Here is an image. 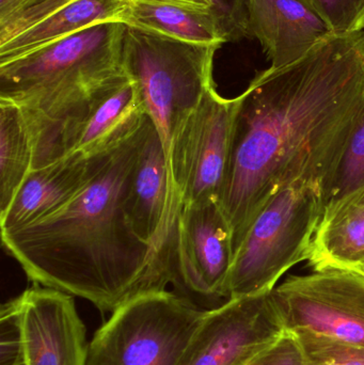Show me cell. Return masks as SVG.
Listing matches in <instances>:
<instances>
[{"label": "cell", "mask_w": 364, "mask_h": 365, "mask_svg": "<svg viewBox=\"0 0 364 365\" xmlns=\"http://www.w3.org/2000/svg\"><path fill=\"white\" fill-rule=\"evenodd\" d=\"M219 205L233 251L261 210L298 181L322 185L364 101V30L331 34L301 59L256 73L241 94Z\"/></svg>", "instance_id": "obj_1"}, {"label": "cell", "mask_w": 364, "mask_h": 365, "mask_svg": "<svg viewBox=\"0 0 364 365\" xmlns=\"http://www.w3.org/2000/svg\"><path fill=\"white\" fill-rule=\"evenodd\" d=\"M147 119L107 150L68 205L27 227L1 231L4 248L32 282L88 300L103 313L171 283L128 210Z\"/></svg>", "instance_id": "obj_2"}, {"label": "cell", "mask_w": 364, "mask_h": 365, "mask_svg": "<svg viewBox=\"0 0 364 365\" xmlns=\"http://www.w3.org/2000/svg\"><path fill=\"white\" fill-rule=\"evenodd\" d=\"M126 24L90 26L33 53L0 63V98L23 110L33 143V166L49 160L77 107L105 81L125 72Z\"/></svg>", "instance_id": "obj_3"}, {"label": "cell", "mask_w": 364, "mask_h": 365, "mask_svg": "<svg viewBox=\"0 0 364 365\" xmlns=\"http://www.w3.org/2000/svg\"><path fill=\"white\" fill-rule=\"evenodd\" d=\"M220 47L188 43L126 25L123 68L158 130L167 158L177 130L215 85L214 59Z\"/></svg>", "instance_id": "obj_4"}, {"label": "cell", "mask_w": 364, "mask_h": 365, "mask_svg": "<svg viewBox=\"0 0 364 365\" xmlns=\"http://www.w3.org/2000/svg\"><path fill=\"white\" fill-rule=\"evenodd\" d=\"M321 216L318 182H295L274 195L235 252L227 299L273 292L286 272L307 259Z\"/></svg>", "instance_id": "obj_5"}, {"label": "cell", "mask_w": 364, "mask_h": 365, "mask_svg": "<svg viewBox=\"0 0 364 365\" xmlns=\"http://www.w3.org/2000/svg\"><path fill=\"white\" fill-rule=\"evenodd\" d=\"M203 313L166 289L138 296L96 331L85 365H180Z\"/></svg>", "instance_id": "obj_6"}, {"label": "cell", "mask_w": 364, "mask_h": 365, "mask_svg": "<svg viewBox=\"0 0 364 365\" xmlns=\"http://www.w3.org/2000/svg\"><path fill=\"white\" fill-rule=\"evenodd\" d=\"M239 104L212 86L175 134L167 160L182 206L219 202Z\"/></svg>", "instance_id": "obj_7"}, {"label": "cell", "mask_w": 364, "mask_h": 365, "mask_svg": "<svg viewBox=\"0 0 364 365\" xmlns=\"http://www.w3.org/2000/svg\"><path fill=\"white\" fill-rule=\"evenodd\" d=\"M271 296L286 330L364 347V274L329 269L291 276Z\"/></svg>", "instance_id": "obj_8"}, {"label": "cell", "mask_w": 364, "mask_h": 365, "mask_svg": "<svg viewBox=\"0 0 364 365\" xmlns=\"http://www.w3.org/2000/svg\"><path fill=\"white\" fill-rule=\"evenodd\" d=\"M286 331L271 292L204 311L180 365H246Z\"/></svg>", "instance_id": "obj_9"}, {"label": "cell", "mask_w": 364, "mask_h": 365, "mask_svg": "<svg viewBox=\"0 0 364 365\" xmlns=\"http://www.w3.org/2000/svg\"><path fill=\"white\" fill-rule=\"evenodd\" d=\"M170 257L175 287L201 297L226 298L234 251L219 202L182 206L173 227Z\"/></svg>", "instance_id": "obj_10"}, {"label": "cell", "mask_w": 364, "mask_h": 365, "mask_svg": "<svg viewBox=\"0 0 364 365\" xmlns=\"http://www.w3.org/2000/svg\"><path fill=\"white\" fill-rule=\"evenodd\" d=\"M128 205L135 231L153 247L173 283L171 238L182 203L173 187L162 138L149 115L130 182Z\"/></svg>", "instance_id": "obj_11"}, {"label": "cell", "mask_w": 364, "mask_h": 365, "mask_svg": "<svg viewBox=\"0 0 364 365\" xmlns=\"http://www.w3.org/2000/svg\"><path fill=\"white\" fill-rule=\"evenodd\" d=\"M19 298L24 365L87 364V330L73 296L36 284Z\"/></svg>", "instance_id": "obj_12"}, {"label": "cell", "mask_w": 364, "mask_h": 365, "mask_svg": "<svg viewBox=\"0 0 364 365\" xmlns=\"http://www.w3.org/2000/svg\"><path fill=\"white\" fill-rule=\"evenodd\" d=\"M145 115L136 86L126 72L108 79L68 122L60 143V158L107 149L136 130Z\"/></svg>", "instance_id": "obj_13"}, {"label": "cell", "mask_w": 364, "mask_h": 365, "mask_svg": "<svg viewBox=\"0 0 364 365\" xmlns=\"http://www.w3.org/2000/svg\"><path fill=\"white\" fill-rule=\"evenodd\" d=\"M110 147L89 155L71 154L53 164L32 169L8 210L0 215L1 231L27 227L68 205L92 179Z\"/></svg>", "instance_id": "obj_14"}, {"label": "cell", "mask_w": 364, "mask_h": 365, "mask_svg": "<svg viewBox=\"0 0 364 365\" xmlns=\"http://www.w3.org/2000/svg\"><path fill=\"white\" fill-rule=\"evenodd\" d=\"M249 38L262 45L273 68L293 63L333 34L301 0H247Z\"/></svg>", "instance_id": "obj_15"}, {"label": "cell", "mask_w": 364, "mask_h": 365, "mask_svg": "<svg viewBox=\"0 0 364 365\" xmlns=\"http://www.w3.org/2000/svg\"><path fill=\"white\" fill-rule=\"evenodd\" d=\"M306 261L313 272L364 274V184L323 210Z\"/></svg>", "instance_id": "obj_16"}, {"label": "cell", "mask_w": 364, "mask_h": 365, "mask_svg": "<svg viewBox=\"0 0 364 365\" xmlns=\"http://www.w3.org/2000/svg\"><path fill=\"white\" fill-rule=\"evenodd\" d=\"M130 8V0H74L38 25L0 44V63L33 53L98 23L126 24Z\"/></svg>", "instance_id": "obj_17"}, {"label": "cell", "mask_w": 364, "mask_h": 365, "mask_svg": "<svg viewBox=\"0 0 364 365\" xmlns=\"http://www.w3.org/2000/svg\"><path fill=\"white\" fill-rule=\"evenodd\" d=\"M126 25L194 44L222 46L228 43L209 8L132 1Z\"/></svg>", "instance_id": "obj_18"}, {"label": "cell", "mask_w": 364, "mask_h": 365, "mask_svg": "<svg viewBox=\"0 0 364 365\" xmlns=\"http://www.w3.org/2000/svg\"><path fill=\"white\" fill-rule=\"evenodd\" d=\"M33 143L23 110L0 98V215L33 168Z\"/></svg>", "instance_id": "obj_19"}, {"label": "cell", "mask_w": 364, "mask_h": 365, "mask_svg": "<svg viewBox=\"0 0 364 365\" xmlns=\"http://www.w3.org/2000/svg\"><path fill=\"white\" fill-rule=\"evenodd\" d=\"M364 184V101L335 167L321 185L322 212Z\"/></svg>", "instance_id": "obj_20"}, {"label": "cell", "mask_w": 364, "mask_h": 365, "mask_svg": "<svg viewBox=\"0 0 364 365\" xmlns=\"http://www.w3.org/2000/svg\"><path fill=\"white\" fill-rule=\"evenodd\" d=\"M74 0H0V44L38 25Z\"/></svg>", "instance_id": "obj_21"}, {"label": "cell", "mask_w": 364, "mask_h": 365, "mask_svg": "<svg viewBox=\"0 0 364 365\" xmlns=\"http://www.w3.org/2000/svg\"><path fill=\"white\" fill-rule=\"evenodd\" d=\"M295 334L303 344L306 365H364V347L307 332Z\"/></svg>", "instance_id": "obj_22"}, {"label": "cell", "mask_w": 364, "mask_h": 365, "mask_svg": "<svg viewBox=\"0 0 364 365\" xmlns=\"http://www.w3.org/2000/svg\"><path fill=\"white\" fill-rule=\"evenodd\" d=\"M316 12L335 34L364 30V0H301Z\"/></svg>", "instance_id": "obj_23"}, {"label": "cell", "mask_w": 364, "mask_h": 365, "mask_svg": "<svg viewBox=\"0 0 364 365\" xmlns=\"http://www.w3.org/2000/svg\"><path fill=\"white\" fill-rule=\"evenodd\" d=\"M23 364L21 298L19 296L2 304L0 310V365Z\"/></svg>", "instance_id": "obj_24"}, {"label": "cell", "mask_w": 364, "mask_h": 365, "mask_svg": "<svg viewBox=\"0 0 364 365\" xmlns=\"http://www.w3.org/2000/svg\"><path fill=\"white\" fill-rule=\"evenodd\" d=\"M246 365H306L301 339L295 332L286 330Z\"/></svg>", "instance_id": "obj_25"}, {"label": "cell", "mask_w": 364, "mask_h": 365, "mask_svg": "<svg viewBox=\"0 0 364 365\" xmlns=\"http://www.w3.org/2000/svg\"><path fill=\"white\" fill-rule=\"evenodd\" d=\"M227 42L249 38L247 0H209Z\"/></svg>", "instance_id": "obj_26"}, {"label": "cell", "mask_w": 364, "mask_h": 365, "mask_svg": "<svg viewBox=\"0 0 364 365\" xmlns=\"http://www.w3.org/2000/svg\"><path fill=\"white\" fill-rule=\"evenodd\" d=\"M130 1L147 2V4H184V6H200V8L211 9V4H209V0H130Z\"/></svg>", "instance_id": "obj_27"}, {"label": "cell", "mask_w": 364, "mask_h": 365, "mask_svg": "<svg viewBox=\"0 0 364 365\" xmlns=\"http://www.w3.org/2000/svg\"><path fill=\"white\" fill-rule=\"evenodd\" d=\"M21 365H24V364H21Z\"/></svg>", "instance_id": "obj_28"}]
</instances>
